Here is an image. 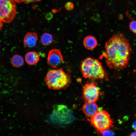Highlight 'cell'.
<instances>
[{
	"mask_svg": "<svg viewBox=\"0 0 136 136\" xmlns=\"http://www.w3.org/2000/svg\"><path fill=\"white\" fill-rule=\"evenodd\" d=\"M103 56L110 68L122 70L128 64L131 49L128 41L122 34L114 35L105 43Z\"/></svg>",
	"mask_w": 136,
	"mask_h": 136,
	"instance_id": "6da1fadb",
	"label": "cell"
},
{
	"mask_svg": "<svg viewBox=\"0 0 136 136\" xmlns=\"http://www.w3.org/2000/svg\"><path fill=\"white\" fill-rule=\"evenodd\" d=\"M81 70L83 77L85 78L108 80L101 63L93 58L88 57L83 60L81 64Z\"/></svg>",
	"mask_w": 136,
	"mask_h": 136,
	"instance_id": "7a4b0ae2",
	"label": "cell"
},
{
	"mask_svg": "<svg viewBox=\"0 0 136 136\" xmlns=\"http://www.w3.org/2000/svg\"><path fill=\"white\" fill-rule=\"evenodd\" d=\"M70 75L65 73L62 68L52 69L47 73L44 81L50 89L59 90L66 88L71 83Z\"/></svg>",
	"mask_w": 136,
	"mask_h": 136,
	"instance_id": "3957f363",
	"label": "cell"
},
{
	"mask_svg": "<svg viewBox=\"0 0 136 136\" xmlns=\"http://www.w3.org/2000/svg\"><path fill=\"white\" fill-rule=\"evenodd\" d=\"M49 118L52 123L60 124H69L75 119L72 112L66 106L63 105L55 106L50 115Z\"/></svg>",
	"mask_w": 136,
	"mask_h": 136,
	"instance_id": "277c9868",
	"label": "cell"
},
{
	"mask_svg": "<svg viewBox=\"0 0 136 136\" xmlns=\"http://www.w3.org/2000/svg\"><path fill=\"white\" fill-rule=\"evenodd\" d=\"M88 120L100 133L114 127L113 121L108 112L105 110H99Z\"/></svg>",
	"mask_w": 136,
	"mask_h": 136,
	"instance_id": "5b68a950",
	"label": "cell"
},
{
	"mask_svg": "<svg viewBox=\"0 0 136 136\" xmlns=\"http://www.w3.org/2000/svg\"><path fill=\"white\" fill-rule=\"evenodd\" d=\"M15 0H0V20L10 23L14 18L16 13Z\"/></svg>",
	"mask_w": 136,
	"mask_h": 136,
	"instance_id": "8992f818",
	"label": "cell"
},
{
	"mask_svg": "<svg viewBox=\"0 0 136 136\" xmlns=\"http://www.w3.org/2000/svg\"><path fill=\"white\" fill-rule=\"evenodd\" d=\"M99 91L95 82L87 83L83 86V96L87 102H95L98 99Z\"/></svg>",
	"mask_w": 136,
	"mask_h": 136,
	"instance_id": "52a82bcc",
	"label": "cell"
},
{
	"mask_svg": "<svg viewBox=\"0 0 136 136\" xmlns=\"http://www.w3.org/2000/svg\"><path fill=\"white\" fill-rule=\"evenodd\" d=\"M63 61V57L59 50L53 49L49 51L47 57V62L51 66L56 68Z\"/></svg>",
	"mask_w": 136,
	"mask_h": 136,
	"instance_id": "ba28073f",
	"label": "cell"
},
{
	"mask_svg": "<svg viewBox=\"0 0 136 136\" xmlns=\"http://www.w3.org/2000/svg\"><path fill=\"white\" fill-rule=\"evenodd\" d=\"M97 105L94 102H87L84 105L83 110L87 116L91 117L99 110Z\"/></svg>",
	"mask_w": 136,
	"mask_h": 136,
	"instance_id": "9c48e42d",
	"label": "cell"
},
{
	"mask_svg": "<svg viewBox=\"0 0 136 136\" xmlns=\"http://www.w3.org/2000/svg\"><path fill=\"white\" fill-rule=\"evenodd\" d=\"M38 37L35 32L28 33L25 37L23 40V43L26 47H32L35 46L37 43Z\"/></svg>",
	"mask_w": 136,
	"mask_h": 136,
	"instance_id": "30bf717a",
	"label": "cell"
},
{
	"mask_svg": "<svg viewBox=\"0 0 136 136\" xmlns=\"http://www.w3.org/2000/svg\"><path fill=\"white\" fill-rule=\"evenodd\" d=\"M25 59L26 62L30 65L37 63L39 61L40 56L35 51H30L25 55Z\"/></svg>",
	"mask_w": 136,
	"mask_h": 136,
	"instance_id": "8fae6325",
	"label": "cell"
},
{
	"mask_svg": "<svg viewBox=\"0 0 136 136\" xmlns=\"http://www.w3.org/2000/svg\"><path fill=\"white\" fill-rule=\"evenodd\" d=\"M83 44L87 49L91 50L94 49L97 46V42L94 37L91 36H87L84 38Z\"/></svg>",
	"mask_w": 136,
	"mask_h": 136,
	"instance_id": "7c38bea8",
	"label": "cell"
},
{
	"mask_svg": "<svg viewBox=\"0 0 136 136\" xmlns=\"http://www.w3.org/2000/svg\"><path fill=\"white\" fill-rule=\"evenodd\" d=\"M11 62L14 67L19 68L22 66L24 63L23 58L20 55L15 54L12 57Z\"/></svg>",
	"mask_w": 136,
	"mask_h": 136,
	"instance_id": "4fadbf2b",
	"label": "cell"
},
{
	"mask_svg": "<svg viewBox=\"0 0 136 136\" xmlns=\"http://www.w3.org/2000/svg\"><path fill=\"white\" fill-rule=\"evenodd\" d=\"M53 40L52 35L48 33H44L42 36L41 39L42 44L44 46L51 44Z\"/></svg>",
	"mask_w": 136,
	"mask_h": 136,
	"instance_id": "5bb4252c",
	"label": "cell"
},
{
	"mask_svg": "<svg viewBox=\"0 0 136 136\" xmlns=\"http://www.w3.org/2000/svg\"><path fill=\"white\" fill-rule=\"evenodd\" d=\"M130 30L134 33L136 34V21L130 22L129 24Z\"/></svg>",
	"mask_w": 136,
	"mask_h": 136,
	"instance_id": "9a60e30c",
	"label": "cell"
},
{
	"mask_svg": "<svg viewBox=\"0 0 136 136\" xmlns=\"http://www.w3.org/2000/svg\"><path fill=\"white\" fill-rule=\"evenodd\" d=\"M102 135L113 136L114 135V132L111 129H108L103 131L100 133Z\"/></svg>",
	"mask_w": 136,
	"mask_h": 136,
	"instance_id": "2e32d148",
	"label": "cell"
},
{
	"mask_svg": "<svg viewBox=\"0 0 136 136\" xmlns=\"http://www.w3.org/2000/svg\"><path fill=\"white\" fill-rule=\"evenodd\" d=\"M74 7V4L71 2H69L66 3L65 6V8L68 11L72 10L73 9Z\"/></svg>",
	"mask_w": 136,
	"mask_h": 136,
	"instance_id": "e0dca14e",
	"label": "cell"
},
{
	"mask_svg": "<svg viewBox=\"0 0 136 136\" xmlns=\"http://www.w3.org/2000/svg\"><path fill=\"white\" fill-rule=\"evenodd\" d=\"M41 0H15L16 2L18 3L23 2L26 4L39 1Z\"/></svg>",
	"mask_w": 136,
	"mask_h": 136,
	"instance_id": "ac0fdd59",
	"label": "cell"
},
{
	"mask_svg": "<svg viewBox=\"0 0 136 136\" xmlns=\"http://www.w3.org/2000/svg\"><path fill=\"white\" fill-rule=\"evenodd\" d=\"M52 17V14L50 13L47 14L46 15V18L47 19H50Z\"/></svg>",
	"mask_w": 136,
	"mask_h": 136,
	"instance_id": "d6986e66",
	"label": "cell"
},
{
	"mask_svg": "<svg viewBox=\"0 0 136 136\" xmlns=\"http://www.w3.org/2000/svg\"><path fill=\"white\" fill-rule=\"evenodd\" d=\"M132 127L133 129L136 131V120L134 121L132 125Z\"/></svg>",
	"mask_w": 136,
	"mask_h": 136,
	"instance_id": "ffe728a7",
	"label": "cell"
},
{
	"mask_svg": "<svg viewBox=\"0 0 136 136\" xmlns=\"http://www.w3.org/2000/svg\"><path fill=\"white\" fill-rule=\"evenodd\" d=\"M130 136H136V131L135 132L131 133L130 135Z\"/></svg>",
	"mask_w": 136,
	"mask_h": 136,
	"instance_id": "44dd1931",
	"label": "cell"
},
{
	"mask_svg": "<svg viewBox=\"0 0 136 136\" xmlns=\"http://www.w3.org/2000/svg\"><path fill=\"white\" fill-rule=\"evenodd\" d=\"M1 21L0 20V30L2 29L3 26L2 24Z\"/></svg>",
	"mask_w": 136,
	"mask_h": 136,
	"instance_id": "7402d4cb",
	"label": "cell"
}]
</instances>
